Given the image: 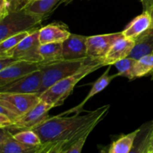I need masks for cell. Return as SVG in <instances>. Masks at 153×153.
<instances>
[{"mask_svg": "<svg viewBox=\"0 0 153 153\" xmlns=\"http://www.w3.org/2000/svg\"><path fill=\"white\" fill-rule=\"evenodd\" d=\"M109 108L108 105H104L82 115L49 117L32 130L38 134L43 144L64 142L65 149L85 134H91L107 114Z\"/></svg>", "mask_w": 153, "mask_h": 153, "instance_id": "obj_1", "label": "cell"}, {"mask_svg": "<svg viewBox=\"0 0 153 153\" xmlns=\"http://www.w3.org/2000/svg\"><path fill=\"white\" fill-rule=\"evenodd\" d=\"M104 66L105 65L102 61H93L85 64L76 73L59 81L42 93L40 95V100L50 105L52 108L62 105L79 81Z\"/></svg>", "mask_w": 153, "mask_h": 153, "instance_id": "obj_2", "label": "cell"}, {"mask_svg": "<svg viewBox=\"0 0 153 153\" xmlns=\"http://www.w3.org/2000/svg\"><path fill=\"white\" fill-rule=\"evenodd\" d=\"M94 61L88 58L85 60H62L50 64H43L41 68L42 86L39 95L59 81L72 76L81 70L85 64Z\"/></svg>", "mask_w": 153, "mask_h": 153, "instance_id": "obj_3", "label": "cell"}, {"mask_svg": "<svg viewBox=\"0 0 153 153\" xmlns=\"http://www.w3.org/2000/svg\"><path fill=\"white\" fill-rule=\"evenodd\" d=\"M42 21L24 10H10L0 19V42L15 34L40 28Z\"/></svg>", "mask_w": 153, "mask_h": 153, "instance_id": "obj_4", "label": "cell"}, {"mask_svg": "<svg viewBox=\"0 0 153 153\" xmlns=\"http://www.w3.org/2000/svg\"><path fill=\"white\" fill-rule=\"evenodd\" d=\"M39 29L34 30L22 40L11 50L1 54L0 57H8L17 61L30 62H42L43 59L40 53L41 43L39 39Z\"/></svg>", "mask_w": 153, "mask_h": 153, "instance_id": "obj_5", "label": "cell"}, {"mask_svg": "<svg viewBox=\"0 0 153 153\" xmlns=\"http://www.w3.org/2000/svg\"><path fill=\"white\" fill-rule=\"evenodd\" d=\"M52 108V106L40 100V102L37 105L23 115L16 118L13 122L11 126L6 128L12 134L22 130L33 129L49 117L48 113Z\"/></svg>", "mask_w": 153, "mask_h": 153, "instance_id": "obj_6", "label": "cell"}, {"mask_svg": "<svg viewBox=\"0 0 153 153\" xmlns=\"http://www.w3.org/2000/svg\"><path fill=\"white\" fill-rule=\"evenodd\" d=\"M40 102L37 94L0 93V105L10 110L19 117L31 110Z\"/></svg>", "mask_w": 153, "mask_h": 153, "instance_id": "obj_7", "label": "cell"}, {"mask_svg": "<svg viewBox=\"0 0 153 153\" xmlns=\"http://www.w3.org/2000/svg\"><path fill=\"white\" fill-rule=\"evenodd\" d=\"M123 37L124 36L122 32L89 36L87 38L88 57L103 62L112 45Z\"/></svg>", "mask_w": 153, "mask_h": 153, "instance_id": "obj_8", "label": "cell"}, {"mask_svg": "<svg viewBox=\"0 0 153 153\" xmlns=\"http://www.w3.org/2000/svg\"><path fill=\"white\" fill-rule=\"evenodd\" d=\"M42 86V72L37 70L13 82L0 87V93L40 94Z\"/></svg>", "mask_w": 153, "mask_h": 153, "instance_id": "obj_9", "label": "cell"}, {"mask_svg": "<svg viewBox=\"0 0 153 153\" xmlns=\"http://www.w3.org/2000/svg\"><path fill=\"white\" fill-rule=\"evenodd\" d=\"M42 62L16 61L6 68L0 70V87L13 82L28 74L41 70Z\"/></svg>", "mask_w": 153, "mask_h": 153, "instance_id": "obj_10", "label": "cell"}, {"mask_svg": "<svg viewBox=\"0 0 153 153\" xmlns=\"http://www.w3.org/2000/svg\"><path fill=\"white\" fill-rule=\"evenodd\" d=\"M88 37L80 34H71L62 43L63 58L67 61L85 60L88 57L87 49Z\"/></svg>", "mask_w": 153, "mask_h": 153, "instance_id": "obj_11", "label": "cell"}, {"mask_svg": "<svg viewBox=\"0 0 153 153\" xmlns=\"http://www.w3.org/2000/svg\"><path fill=\"white\" fill-rule=\"evenodd\" d=\"M46 144L38 146H27L15 140L13 134L7 128H1L0 153H40Z\"/></svg>", "mask_w": 153, "mask_h": 153, "instance_id": "obj_12", "label": "cell"}, {"mask_svg": "<svg viewBox=\"0 0 153 153\" xmlns=\"http://www.w3.org/2000/svg\"><path fill=\"white\" fill-rule=\"evenodd\" d=\"M111 67V65H109L108 67L107 70L103 73V74L95 82L93 85L92 88H91V91L88 93V94L87 95V97L84 99L83 101L81 103H79L78 105L75 106L73 108L69 109L67 111L62 112L61 114H59L58 115L60 116H67L69 114H80L82 113L84 111L83 107L85 106V105L86 104L88 100H91L94 96H95L96 94H99L100 92L102 91L105 88H107L109 85V84L111 82V81L113 80L114 79L117 77V76H119V74L116 73L114 75H109V72H110Z\"/></svg>", "mask_w": 153, "mask_h": 153, "instance_id": "obj_13", "label": "cell"}, {"mask_svg": "<svg viewBox=\"0 0 153 153\" xmlns=\"http://www.w3.org/2000/svg\"><path fill=\"white\" fill-rule=\"evenodd\" d=\"M70 34L68 27L61 22H53L39 29V39L41 44L63 43Z\"/></svg>", "mask_w": 153, "mask_h": 153, "instance_id": "obj_14", "label": "cell"}, {"mask_svg": "<svg viewBox=\"0 0 153 153\" xmlns=\"http://www.w3.org/2000/svg\"><path fill=\"white\" fill-rule=\"evenodd\" d=\"M134 46V40L123 37L114 42L109 49L103 63L105 65H114L116 62L129 57Z\"/></svg>", "mask_w": 153, "mask_h": 153, "instance_id": "obj_15", "label": "cell"}, {"mask_svg": "<svg viewBox=\"0 0 153 153\" xmlns=\"http://www.w3.org/2000/svg\"><path fill=\"white\" fill-rule=\"evenodd\" d=\"M153 120L140 128L129 153H147L152 150Z\"/></svg>", "mask_w": 153, "mask_h": 153, "instance_id": "obj_16", "label": "cell"}, {"mask_svg": "<svg viewBox=\"0 0 153 153\" xmlns=\"http://www.w3.org/2000/svg\"><path fill=\"white\" fill-rule=\"evenodd\" d=\"M152 18L146 11L136 16L122 31L124 37L135 40L137 37L152 27Z\"/></svg>", "mask_w": 153, "mask_h": 153, "instance_id": "obj_17", "label": "cell"}, {"mask_svg": "<svg viewBox=\"0 0 153 153\" xmlns=\"http://www.w3.org/2000/svg\"><path fill=\"white\" fill-rule=\"evenodd\" d=\"M146 55H153V28L152 27L134 40V46L129 57L137 60Z\"/></svg>", "mask_w": 153, "mask_h": 153, "instance_id": "obj_18", "label": "cell"}, {"mask_svg": "<svg viewBox=\"0 0 153 153\" xmlns=\"http://www.w3.org/2000/svg\"><path fill=\"white\" fill-rule=\"evenodd\" d=\"M63 0H33L23 9L25 12L43 20Z\"/></svg>", "mask_w": 153, "mask_h": 153, "instance_id": "obj_19", "label": "cell"}, {"mask_svg": "<svg viewBox=\"0 0 153 153\" xmlns=\"http://www.w3.org/2000/svg\"><path fill=\"white\" fill-rule=\"evenodd\" d=\"M40 53L43 64H50L64 60L62 43H52L41 44Z\"/></svg>", "mask_w": 153, "mask_h": 153, "instance_id": "obj_20", "label": "cell"}, {"mask_svg": "<svg viewBox=\"0 0 153 153\" xmlns=\"http://www.w3.org/2000/svg\"><path fill=\"white\" fill-rule=\"evenodd\" d=\"M139 128L128 134L122 136L112 143L108 150V153H129L132 147Z\"/></svg>", "mask_w": 153, "mask_h": 153, "instance_id": "obj_21", "label": "cell"}, {"mask_svg": "<svg viewBox=\"0 0 153 153\" xmlns=\"http://www.w3.org/2000/svg\"><path fill=\"white\" fill-rule=\"evenodd\" d=\"M137 60L134 58H126L115 63L114 65L118 70V74L120 76L127 78L129 80H134L136 79L134 75V65Z\"/></svg>", "mask_w": 153, "mask_h": 153, "instance_id": "obj_22", "label": "cell"}, {"mask_svg": "<svg viewBox=\"0 0 153 153\" xmlns=\"http://www.w3.org/2000/svg\"><path fill=\"white\" fill-rule=\"evenodd\" d=\"M13 137L15 140L27 146H38L43 145L40 137L32 129L19 131L13 134Z\"/></svg>", "mask_w": 153, "mask_h": 153, "instance_id": "obj_23", "label": "cell"}, {"mask_svg": "<svg viewBox=\"0 0 153 153\" xmlns=\"http://www.w3.org/2000/svg\"><path fill=\"white\" fill-rule=\"evenodd\" d=\"M153 72V55H146L137 60L134 65V75L137 78L150 75Z\"/></svg>", "mask_w": 153, "mask_h": 153, "instance_id": "obj_24", "label": "cell"}, {"mask_svg": "<svg viewBox=\"0 0 153 153\" xmlns=\"http://www.w3.org/2000/svg\"><path fill=\"white\" fill-rule=\"evenodd\" d=\"M33 31H34V30L24 31V32L15 34V35L7 37V39L0 42V55L5 53V52H8L14 47H16L23 39H25Z\"/></svg>", "mask_w": 153, "mask_h": 153, "instance_id": "obj_25", "label": "cell"}, {"mask_svg": "<svg viewBox=\"0 0 153 153\" xmlns=\"http://www.w3.org/2000/svg\"><path fill=\"white\" fill-rule=\"evenodd\" d=\"M90 134H85V136H83L82 137H81L80 139L77 140V141L75 142L74 143L71 145V146H68V147L65 148L62 150V152L61 153H81L82 152V149L84 147V145H85V142H86L87 138L89 136Z\"/></svg>", "mask_w": 153, "mask_h": 153, "instance_id": "obj_26", "label": "cell"}, {"mask_svg": "<svg viewBox=\"0 0 153 153\" xmlns=\"http://www.w3.org/2000/svg\"><path fill=\"white\" fill-rule=\"evenodd\" d=\"M65 144L64 142L47 143L40 153H61L65 147Z\"/></svg>", "mask_w": 153, "mask_h": 153, "instance_id": "obj_27", "label": "cell"}, {"mask_svg": "<svg viewBox=\"0 0 153 153\" xmlns=\"http://www.w3.org/2000/svg\"><path fill=\"white\" fill-rule=\"evenodd\" d=\"M33 0H16L15 2L10 7V10H23Z\"/></svg>", "mask_w": 153, "mask_h": 153, "instance_id": "obj_28", "label": "cell"}, {"mask_svg": "<svg viewBox=\"0 0 153 153\" xmlns=\"http://www.w3.org/2000/svg\"><path fill=\"white\" fill-rule=\"evenodd\" d=\"M10 10V4L7 0H0V19L7 16Z\"/></svg>", "mask_w": 153, "mask_h": 153, "instance_id": "obj_29", "label": "cell"}, {"mask_svg": "<svg viewBox=\"0 0 153 153\" xmlns=\"http://www.w3.org/2000/svg\"><path fill=\"white\" fill-rule=\"evenodd\" d=\"M13 120L4 114L0 113V128H4L11 126Z\"/></svg>", "mask_w": 153, "mask_h": 153, "instance_id": "obj_30", "label": "cell"}, {"mask_svg": "<svg viewBox=\"0 0 153 153\" xmlns=\"http://www.w3.org/2000/svg\"><path fill=\"white\" fill-rule=\"evenodd\" d=\"M16 61L17 60L8 57H0V70H2Z\"/></svg>", "mask_w": 153, "mask_h": 153, "instance_id": "obj_31", "label": "cell"}, {"mask_svg": "<svg viewBox=\"0 0 153 153\" xmlns=\"http://www.w3.org/2000/svg\"><path fill=\"white\" fill-rule=\"evenodd\" d=\"M0 113L5 114L6 116H7L9 118H10V119L13 120V122L18 117L15 114H13V112L10 111V110H8L7 108H4V106H1V105H0Z\"/></svg>", "mask_w": 153, "mask_h": 153, "instance_id": "obj_32", "label": "cell"}, {"mask_svg": "<svg viewBox=\"0 0 153 153\" xmlns=\"http://www.w3.org/2000/svg\"><path fill=\"white\" fill-rule=\"evenodd\" d=\"M74 0H63L62 2H61V4H65L66 5L68 4H70V3H71L72 1H73Z\"/></svg>", "mask_w": 153, "mask_h": 153, "instance_id": "obj_33", "label": "cell"}, {"mask_svg": "<svg viewBox=\"0 0 153 153\" xmlns=\"http://www.w3.org/2000/svg\"><path fill=\"white\" fill-rule=\"evenodd\" d=\"M7 2L10 4V7H11V5L15 2V1H16V0H7Z\"/></svg>", "mask_w": 153, "mask_h": 153, "instance_id": "obj_34", "label": "cell"}, {"mask_svg": "<svg viewBox=\"0 0 153 153\" xmlns=\"http://www.w3.org/2000/svg\"><path fill=\"white\" fill-rule=\"evenodd\" d=\"M150 76H151V79H153V72H152V73H151V74H150Z\"/></svg>", "mask_w": 153, "mask_h": 153, "instance_id": "obj_35", "label": "cell"}, {"mask_svg": "<svg viewBox=\"0 0 153 153\" xmlns=\"http://www.w3.org/2000/svg\"><path fill=\"white\" fill-rule=\"evenodd\" d=\"M152 150H153V134H152Z\"/></svg>", "mask_w": 153, "mask_h": 153, "instance_id": "obj_36", "label": "cell"}, {"mask_svg": "<svg viewBox=\"0 0 153 153\" xmlns=\"http://www.w3.org/2000/svg\"><path fill=\"white\" fill-rule=\"evenodd\" d=\"M149 153H153V150H152V151H150V152H149Z\"/></svg>", "mask_w": 153, "mask_h": 153, "instance_id": "obj_37", "label": "cell"}, {"mask_svg": "<svg viewBox=\"0 0 153 153\" xmlns=\"http://www.w3.org/2000/svg\"><path fill=\"white\" fill-rule=\"evenodd\" d=\"M151 151H152V150H151ZM149 152H150V151H149ZM149 152H147V153H149Z\"/></svg>", "mask_w": 153, "mask_h": 153, "instance_id": "obj_38", "label": "cell"}]
</instances>
